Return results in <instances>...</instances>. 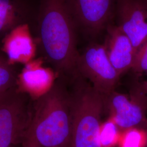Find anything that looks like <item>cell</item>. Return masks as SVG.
Listing matches in <instances>:
<instances>
[{
    "label": "cell",
    "mask_w": 147,
    "mask_h": 147,
    "mask_svg": "<svg viewBox=\"0 0 147 147\" xmlns=\"http://www.w3.org/2000/svg\"><path fill=\"white\" fill-rule=\"evenodd\" d=\"M64 0H39L32 33L37 48L57 75L69 81L79 76L76 30Z\"/></svg>",
    "instance_id": "6da1fadb"
},
{
    "label": "cell",
    "mask_w": 147,
    "mask_h": 147,
    "mask_svg": "<svg viewBox=\"0 0 147 147\" xmlns=\"http://www.w3.org/2000/svg\"><path fill=\"white\" fill-rule=\"evenodd\" d=\"M121 147H146L147 132L146 129L131 128L122 132Z\"/></svg>",
    "instance_id": "5bb4252c"
},
{
    "label": "cell",
    "mask_w": 147,
    "mask_h": 147,
    "mask_svg": "<svg viewBox=\"0 0 147 147\" xmlns=\"http://www.w3.org/2000/svg\"><path fill=\"white\" fill-rule=\"evenodd\" d=\"M117 26L136 51L147 41V0H116Z\"/></svg>",
    "instance_id": "ba28073f"
},
{
    "label": "cell",
    "mask_w": 147,
    "mask_h": 147,
    "mask_svg": "<svg viewBox=\"0 0 147 147\" xmlns=\"http://www.w3.org/2000/svg\"><path fill=\"white\" fill-rule=\"evenodd\" d=\"M71 84L73 119L70 147H102L100 142L102 95L79 76Z\"/></svg>",
    "instance_id": "3957f363"
},
{
    "label": "cell",
    "mask_w": 147,
    "mask_h": 147,
    "mask_svg": "<svg viewBox=\"0 0 147 147\" xmlns=\"http://www.w3.org/2000/svg\"><path fill=\"white\" fill-rule=\"evenodd\" d=\"M18 75L5 54L0 51V93L18 86Z\"/></svg>",
    "instance_id": "4fadbf2b"
},
{
    "label": "cell",
    "mask_w": 147,
    "mask_h": 147,
    "mask_svg": "<svg viewBox=\"0 0 147 147\" xmlns=\"http://www.w3.org/2000/svg\"><path fill=\"white\" fill-rule=\"evenodd\" d=\"M121 130L116 123L110 118L101 123L100 127V142L102 147L113 146L119 137Z\"/></svg>",
    "instance_id": "9a60e30c"
},
{
    "label": "cell",
    "mask_w": 147,
    "mask_h": 147,
    "mask_svg": "<svg viewBox=\"0 0 147 147\" xmlns=\"http://www.w3.org/2000/svg\"><path fill=\"white\" fill-rule=\"evenodd\" d=\"M134 86L147 99V80L142 82L136 83Z\"/></svg>",
    "instance_id": "e0dca14e"
},
{
    "label": "cell",
    "mask_w": 147,
    "mask_h": 147,
    "mask_svg": "<svg viewBox=\"0 0 147 147\" xmlns=\"http://www.w3.org/2000/svg\"><path fill=\"white\" fill-rule=\"evenodd\" d=\"M37 49L30 25L25 24L16 27L5 37L1 50L14 65L25 64L34 59Z\"/></svg>",
    "instance_id": "7c38bea8"
},
{
    "label": "cell",
    "mask_w": 147,
    "mask_h": 147,
    "mask_svg": "<svg viewBox=\"0 0 147 147\" xmlns=\"http://www.w3.org/2000/svg\"><path fill=\"white\" fill-rule=\"evenodd\" d=\"M39 0H0V51L5 37L16 27L29 25L32 31Z\"/></svg>",
    "instance_id": "9c48e42d"
},
{
    "label": "cell",
    "mask_w": 147,
    "mask_h": 147,
    "mask_svg": "<svg viewBox=\"0 0 147 147\" xmlns=\"http://www.w3.org/2000/svg\"><path fill=\"white\" fill-rule=\"evenodd\" d=\"M104 44L108 57L120 75L131 70L136 51L131 41L117 25H109Z\"/></svg>",
    "instance_id": "30bf717a"
},
{
    "label": "cell",
    "mask_w": 147,
    "mask_h": 147,
    "mask_svg": "<svg viewBox=\"0 0 147 147\" xmlns=\"http://www.w3.org/2000/svg\"><path fill=\"white\" fill-rule=\"evenodd\" d=\"M77 28L91 37L110 25L116 0H64Z\"/></svg>",
    "instance_id": "52a82bcc"
},
{
    "label": "cell",
    "mask_w": 147,
    "mask_h": 147,
    "mask_svg": "<svg viewBox=\"0 0 147 147\" xmlns=\"http://www.w3.org/2000/svg\"><path fill=\"white\" fill-rule=\"evenodd\" d=\"M131 70L138 74L147 73V41L137 51Z\"/></svg>",
    "instance_id": "2e32d148"
},
{
    "label": "cell",
    "mask_w": 147,
    "mask_h": 147,
    "mask_svg": "<svg viewBox=\"0 0 147 147\" xmlns=\"http://www.w3.org/2000/svg\"><path fill=\"white\" fill-rule=\"evenodd\" d=\"M69 82L57 77L51 89L33 100L22 147H70L73 100Z\"/></svg>",
    "instance_id": "7a4b0ae2"
},
{
    "label": "cell",
    "mask_w": 147,
    "mask_h": 147,
    "mask_svg": "<svg viewBox=\"0 0 147 147\" xmlns=\"http://www.w3.org/2000/svg\"><path fill=\"white\" fill-rule=\"evenodd\" d=\"M33 102L18 86L0 93V147H22Z\"/></svg>",
    "instance_id": "277c9868"
},
{
    "label": "cell",
    "mask_w": 147,
    "mask_h": 147,
    "mask_svg": "<svg viewBox=\"0 0 147 147\" xmlns=\"http://www.w3.org/2000/svg\"><path fill=\"white\" fill-rule=\"evenodd\" d=\"M42 58L33 59L25 64L18 75V87L33 100L47 92L57 78L53 70L42 66Z\"/></svg>",
    "instance_id": "8fae6325"
},
{
    "label": "cell",
    "mask_w": 147,
    "mask_h": 147,
    "mask_svg": "<svg viewBox=\"0 0 147 147\" xmlns=\"http://www.w3.org/2000/svg\"><path fill=\"white\" fill-rule=\"evenodd\" d=\"M77 71L102 95L115 90L121 77L111 63L104 45L96 43L80 53Z\"/></svg>",
    "instance_id": "8992f818"
},
{
    "label": "cell",
    "mask_w": 147,
    "mask_h": 147,
    "mask_svg": "<svg viewBox=\"0 0 147 147\" xmlns=\"http://www.w3.org/2000/svg\"><path fill=\"white\" fill-rule=\"evenodd\" d=\"M102 97L104 113L121 132L131 128L147 129V99L134 86L129 94L114 90Z\"/></svg>",
    "instance_id": "5b68a950"
},
{
    "label": "cell",
    "mask_w": 147,
    "mask_h": 147,
    "mask_svg": "<svg viewBox=\"0 0 147 147\" xmlns=\"http://www.w3.org/2000/svg\"><path fill=\"white\" fill-rule=\"evenodd\" d=\"M146 130H147V129H146ZM146 147H147V146H146Z\"/></svg>",
    "instance_id": "ac0fdd59"
}]
</instances>
